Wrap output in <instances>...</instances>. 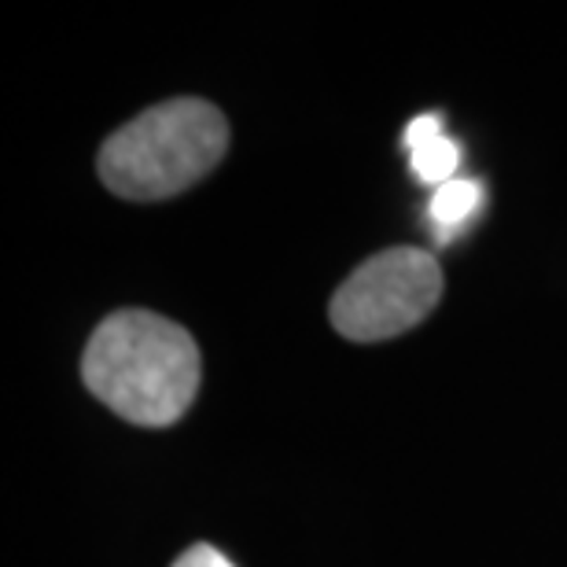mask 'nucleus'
Returning a JSON list of instances; mask_svg holds the SVG:
<instances>
[{
    "instance_id": "1",
    "label": "nucleus",
    "mask_w": 567,
    "mask_h": 567,
    "mask_svg": "<svg viewBox=\"0 0 567 567\" xmlns=\"http://www.w3.org/2000/svg\"><path fill=\"white\" fill-rule=\"evenodd\" d=\"M85 388L122 421L166 427L199 391V347L152 310H118L96 328L82 358Z\"/></svg>"
},
{
    "instance_id": "2",
    "label": "nucleus",
    "mask_w": 567,
    "mask_h": 567,
    "mask_svg": "<svg viewBox=\"0 0 567 567\" xmlns=\"http://www.w3.org/2000/svg\"><path fill=\"white\" fill-rule=\"evenodd\" d=\"M229 122L207 100H166L126 122L100 147V181L122 199H169L221 163Z\"/></svg>"
},
{
    "instance_id": "6",
    "label": "nucleus",
    "mask_w": 567,
    "mask_h": 567,
    "mask_svg": "<svg viewBox=\"0 0 567 567\" xmlns=\"http://www.w3.org/2000/svg\"><path fill=\"white\" fill-rule=\"evenodd\" d=\"M174 567H233V560L221 557L214 546H192L188 553H181Z\"/></svg>"
},
{
    "instance_id": "5",
    "label": "nucleus",
    "mask_w": 567,
    "mask_h": 567,
    "mask_svg": "<svg viewBox=\"0 0 567 567\" xmlns=\"http://www.w3.org/2000/svg\"><path fill=\"white\" fill-rule=\"evenodd\" d=\"M480 207H483L480 181H472V177L450 181V185L435 188V196H431V207H427L431 229H435L439 240H450V236H457L464 225L475 218Z\"/></svg>"
},
{
    "instance_id": "3",
    "label": "nucleus",
    "mask_w": 567,
    "mask_h": 567,
    "mask_svg": "<svg viewBox=\"0 0 567 567\" xmlns=\"http://www.w3.org/2000/svg\"><path fill=\"white\" fill-rule=\"evenodd\" d=\"M442 269L421 247H391L372 255L332 295L328 317L336 332L354 343H377L410 332L435 310Z\"/></svg>"
},
{
    "instance_id": "4",
    "label": "nucleus",
    "mask_w": 567,
    "mask_h": 567,
    "mask_svg": "<svg viewBox=\"0 0 567 567\" xmlns=\"http://www.w3.org/2000/svg\"><path fill=\"white\" fill-rule=\"evenodd\" d=\"M402 141L410 147L413 174L421 177L424 185L442 188V185H450V181H457L461 147H457V141L446 137L439 115H416L410 126H405Z\"/></svg>"
}]
</instances>
